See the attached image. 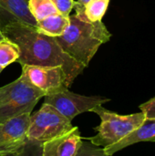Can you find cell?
<instances>
[{
    "instance_id": "4fadbf2b",
    "label": "cell",
    "mask_w": 155,
    "mask_h": 156,
    "mask_svg": "<svg viewBox=\"0 0 155 156\" xmlns=\"http://www.w3.org/2000/svg\"><path fill=\"white\" fill-rule=\"evenodd\" d=\"M110 4V0H90L83 8L74 9L75 14L90 22L101 21Z\"/></svg>"
},
{
    "instance_id": "30bf717a",
    "label": "cell",
    "mask_w": 155,
    "mask_h": 156,
    "mask_svg": "<svg viewBox=\"0 0 155 156\" xmlns=\"http://www.w3.org/2000/svg\"><path fill=\"white\" fill-rule=\"evenodd\" d=\"M155 143V119H145L143 122L130 134L115 144L104 148L106 154L113 155L115 153L138 143Z\"/></svg>"
},
{
    "instance_id": "5bb4252c",
    "label": "cell",
    "mask_w": 155,
    "mask_h": 156,
    "mask_svg": "<svg viewBox=\"0 0 155 156\" xmlns=\"http://www.w3.org/2000/svg\"><path fill=\"white\" fill-rule=\"evenodd\" d=\"M27 5L36 21L59 13L51 0H28Z\"/></svg>"
},
{
    "instance_id": "d6986e66",
    "label": "cell",
    "mask_w": 155,
    "mask_h": 156,
    "mask_svg": "<svg viewBox=\"0 0 155 156\" xmlns=\"http://www.w3.org/2000/svg\"><path fill=\"white\" fill-rule=\"evenodd\" d=\"M140 110L147 119H155V97L141 104Z\"/></svg>"
},
{
    "instance_id": "44dd1931",
    "label": "cell",
    "mask_w": 155,
    "mask_h": 156,
    "mask_svg": "<svg viewBox=\"0 0 155 156\" xmlns=\"http://www.w3.org/2000/svg\"><path fill=\"white\" fill-rule=\"evenodd\" d=\"M2 37H4V35H3V32H2V27H0V39H1Z\"/></svg>"
},
{
    "instance_id": "8992f818",
    "label": "cell",
    "mask_w": 155,
    "mask_h": 156,
    "mask_svg": "<svg viewBox=\"0 0 155 156\" xmlns=\"http://www.w3.org/2000/svg\"><path fill=\"white\" fill-rule=\"evenodd\" d=\"M111 100L101 96H84L69 90V89L47 95L44 102L51 105L70 122L78 115L91 112L95 107L103 105Z\"/></svg>"
},
{
    "instance_id": "e0dca14e",
    "label": "cell",
    "mask_w": 155,
    "mask_h": 156,
    "mask_svg": "<svg viewBox=\"0 0 155 156\" xmlns=\"http://www.w3.org/2000/svg\"><path fill=\"white\" fill-rule=\"evenodd\" d=\"M10 156H42V144L27 141L20 151Z\"/></svg>"
},
{
    "instance_id": "603a6c76",
    "label": "cell",
    "mask_w": 155,
    "mask_h": 156,
    "mask_svg": "<svg viewBox=\"0 0 155 156\" xmlns=\"http://www.w3.org/2000/svg\"><path fill=\"white\" fill-rule=\"evenodd\" d=\"M26 1H28V0H26Z\"/></svg>"
},
{
    "instance_id": "7c38bea8",
    "label": "cell",
    "mask_w": 155,
    "mask_h": 156,
    "mask_svg": "<svg viewBox=\"0 0 155 156\" xmlns=\"http://www.w3.org/2000/svg\"><path fill=\"white\" fill-rule=\"evenodd\" d=\"M69 24V16L60 13L49 16L42 20L37 21V31L45 36L60 37Z\"/></svg>"
},
{
    "instance_id": "2e32d148",
    "label": "cell",
    "mask_w": 155,
    "mask_h": 156,
    "mask_svg": "<svg viewBox=\"0 0 155 156\" xmlns=\"http://www.w3.org/2000/svg\"><path fill=\"white\" fill-rule=\"evenodd\" d=\"M75 156H111L106 154L104 148L96 146L90 141H82L80 147L79 148Z\"/></svg>"
},
{
    "instance_id": "7a4b0ae2",
    "label": "cell",
    "mask_w": 155,
    "mask_h": 156,
    "mask_svg": "<svg viewBox=\"0 0 155 156\" xmlns=\"http://www.w3.org/2000/svg\"><path fill=\"white\" fill-rule=\"evenodd\" d=\"M111 37L102 21L90 22L78 15H69V24L60 37H55L62 50L87 68L100 47Z\"/></svg>"
},
{
    "instance_id": "3957f363",
    "label": "cell",
    "mask_w": 155,
    "mask_h": 156,
    "mask_svg": "<svg viewBox=\"0 0 155 156\" xmlns=\"http://www.w3.org/2000/svg\"><path fill=\"white\" fill-rule=\"evenodd\" d=\"M45 94L24 75L0 88V124L15 117L31 113Z\"/></svg>"
},
{
    "instance_id": "8fae6325",
    "label": "cell",
    "mask_w": 155,
    "mask_h": 156,
    "mask_svg": "<svg viewBox=\"0 0 155 156\" xmlns=\"http://www.w3.org/2000/svg\"><path fill=\"white\" fill-rule=\"evenodd\" d=\"M18 20L32 27L37 26V21L31 15L26 0H0V27Z\"/></svg>"
},
{
    "instance_id": "6da1fadb",
    "label": "cell",
    "mask_w": 155,
    "mask_h": 156,
    "mask_svg": "<svg viewBox=\"0 0 155 156\" xmlns=\"http://www.w3.org/2000/svg\"><path fill=\"white\" fill-rule=\"evenodd\" d=\"M2 32L19 48L20 55L16 62L21 66H60L66 70L71 84L85 69L62 50L55 37L40 34L35 27L13 20L2 27Z\"/></svg>"
},
{
    "instance_id": "52a82bcc",
    "label": "cell",
    "mask_w": 155,
    "mask_h": 156,
    "mask_svg": "<svg viewBox=\"0 0 155 156\" xmlns=\"http://www.w3.org/2000/svg\"><path fill=\"white\" fill-rule=\"evenodd\" d=\"M22 75L45 96L69 89L71 86L66 70L60 66L23 65Z\"/></svg>"
},
{
    "instance_id": "ffe728a7",
    "label": "cell",
    "mask_w": 155,
    "mask_h": 156,
    "mask_svg": "<svg viewBox=\"0 0 155 156\" xmlns=\"http://www.w3.org/2000/svg\"><path fill=\"white\" fill-rule=\"evenodd\" d=\"M89 2H90V0H77V1H75L74 9H81V10H83L84 6Z\"/></svg>"
},
{
    "instance_id": "9c48e42d",
    "label": "cell",
    "mask_w": 155,
    "mask_h": 156,
    "mask_svg": "<svg viewBox=\"0 0 155 156\" xmlns=\"http://www.w3.org/2000/svg\"><path fill=\"white\" fill-rule=\"evenodd\" d=\"M78 127L42 144V156H75L82 143Z\"/></svg>"
},
{
    "instance_id": "7402d4cb",
    "label": "cell",
    "mask_w": 155,
    "mask_h": 156,
    "mask_svg": "<svg viewBox=\"0 0 155 156\" xmlns=\"http://www.w3.org/2000/svg\"><path fill=\"white\" fill-rule=\"evenodd\" d=\"M2 70H3V68H2V67L0 66V73H1V71H2Z\"/></svg>"
},
{
    "instance_id": "9a60e30c",
    "label": "cell",
    "mask_w": 155,
    "mask_h": 156,
    "mask_svg": "<svg viewBox=\"0 0 155 156\" xmlns=\"http://www.w3.org/2000/svg\"><path fill=\"white\" fill-rule=\"evenodd\" d=\"M20 55L19 48L9 38L0 39V66L4 69L13 62H16Z\"/></svg>"
},
{
    "instance_id": "ba28073f",
    "label": "cell",
    "mask_w": 155,
    "mask_h": 156,
    "mask_svg": "<svg viewBox=\"0 0 155 156\" xmlns=\"http://www.w3.org/2000/svg\"><path fill=\"white\" fill-rule=\"evenodd\" d=\"M30 115L23 114L0 124V156L13 155L27 143Z\"/></svg>"
},
{
    "instance_id": "5b68a950",
    "label": "cell",
    "mask_w": 155,
    "mask_h": 156,
    "mask_svg": "<svg viewBox=\"0 0 155 156\" xmlns=\"http://www.w3.org/2000/svg\"><path fill=\"white\" fill-rule=\"evenodd\" d=\"M74 126L58 111L48 103L30 115L26 137L28 141L43 144L69 132Z\"/></svg>"
},
{
    "instance_id": "ac0fdd59",
    "label": "cell",
    "mask_w": 155,
    "mask_h": 156,
    "mask_svg": "<svg viewBox=\"0 0 155 156\" xmlns=\"http://www.w3.org/2000/svg\"><path fill=\"white\" fill-rule=\"evenodd\" d=\"M55 5L56 8L60 14L69 16L72 9L74 8L75 1L74 0H51Z\"/></svg>"
},
{
    "instance_id": "277c9868",
    "label": "cell",
    "mask_w": 155,
    "mask_h": 156,
    "mask_svg": "<svg viewBox=\"0 0 155 156\" xmlns=\"http://www.w3.org/2000/svg\"><path fill=\"white\" fill-rule=\"evenodd\" d=\"M91 112L100 118V124L95 128L97 134L89 138V141L102 148L117 144L137 129L146 119L142 112L121 115L103 108L102 105L95 107Z\"/></svg>"
}]
</instances>
